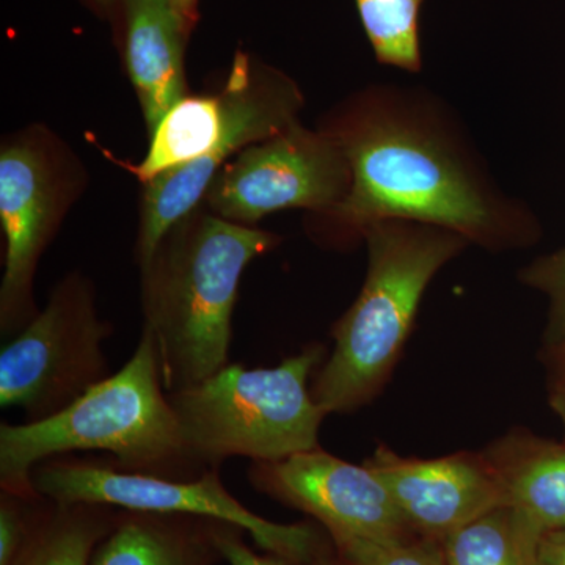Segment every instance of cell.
Here are the masks:
<instances>
[{"label":"cell","instance_id":"cell-5","mask_svg":"<svg viewBox=\"0 0 565 565\" xmlns=\"http://www.w3.org/2000/svg\"><path fill=\"white\" fill-rule=\"evenodd\" d=\"M302 106V93L285 74L253 70L247 55L237 54L221 95L174 104L151 134L143 161L128 167L147 182L145 223L170 232L191 215L230 156L288 129Z\"/></svg>","mask_w":565,"mask_h":565},{"label":"cell","instance_id":"cell-9","mask_svg":"<svg viewBox=\"0 0 565 565\" xmlns=\"http://www.w3.org/2000/svg\"><path fill=\"white\" fill-rule=\"evenodd\" d=\"M351 184V166L340 141L297 121L225 163L207 200L217 217L253 223L292 207L327 214L343 202Z\"/></svg>","mask_w":565,"mask_h":565},{"label":"cell","instance_id":"cell-27","mask_svg":"<svg viewBox=\"0 0 565 565\" xmlns=\"http://www.w3.org/2000/svg\"><path fill=\"white\" fill-rule=\"evenodd\" d=\"M96 2H99V3H109L110 0H96Z\"/></svg>","mask_w":565,"mask_h":565},{"label":"cell","instance_id":"cell-20","mask_svg":"<svg viewBox=\"0 0 565 565\" xmlns=\"http://www.w3.org/2000/svg\"><path fill=\"white\" fill-rule=\"evenodd\" d=\"M519 280L548 300L544 352L565 344V245L523 267Z\"/></svg>","mask_w":565,"mask_h":565},{"label":"cell","instance_id":"cell-25","mask_svg":"<svg viewBox=\"0 0 565 565\" xmlns=\"http://www.w3.org/2000/svg\"><path fill=\"white\" fill-rule=\"evenodd\" d=\"M548 404L563 424L565 433V381L550 382Z\"/></svg>","mask_w":565,"mask_h":565},{"label":"cell","instance_id":"cell-3","mask_svg":"<svg viewBox=\"0 0 565 565\" xmlns=\"http://www.w3.org/2000/svg\"><path fill=\"white\" fill-rule=\"evenodd\" d=\"M280 237L217 217H185L141 267L145 326L154 338L167 393L230 364L233 313L248 264Z\"/></svg>","mask_w":565,"mask_h":565},{"label":"cell","instance_id":"cell-17","mask_svg":"<svg viewBox=\"0 0 565 565\" xmlns=\"http://www.w3.org/2000/svg\"><path fill=\"white\" fill-rule=\"evenodd\" d=\"M541 537L500 505L449 534L441 542L448 565H541Z\"/></svg>","mask_w":565,"mask_h":565},{"label":"cell","instance_id":"cell-2","mask_svg":"<svg viewBox=\"0 0 565 565\" xmlns=\"http://www.w3.org/2000/svg\"><path fill=\"white\" fill-rule=\"evenodd\" d=\"M74 452H104L111 467L128 473L170 479L206 473L182 437L147 327L125 366L76 403L41 422L0 424V490L41 498L33 470L44 460Z\"/></svg>","mask_w":565,"mask_h":565},{"label":"cell","instance_id":"cell-7","mask_svg":"<svg viewBox=\"0 0 565 565\" xmlns=\"http://www.w3.org/2000/svg\"><path fill=\"white\" fill-rule=\"evenodd\" d=\"M40 497L57 503H96L125 511L191 514L222 520L243 527L267 555L292 565L313 563L330 544L329 533L318 522H270L245 508L228 492L221 470L195 479L128 473L109 462L61 456L44 460L32 473Z\"/></svg>","mask_w":565,"mask_h":565},{"label":"cell","instance_id":"cell-21","mask_svg":"<svg viewBox=\"0 0 565 565\" xmlns=\"http://www.w3.org/2000/svg\"><path fill=\"white\" fill-rule=\"evenodd\" d=\"M41 498L28 500L0 490V565H13L17 561L31 534Z\"/></svg>","mask_w":565,"mask_h":565},{"label":"cell","instance_id":"cell-16","mask_svg":"<svg viewBox=\"0 0 565 565\" xmlns=\"http://www.w3.org/2000/svg\"><path fill=\"white\" fill-rule=\"evenodd\" d=\"M121 509L41 498L28 542L13 565H92Z\"/></svg>","mask_w":565,"mask_h":565},{"label":"cell","instance_id":"cell-1","mask_svg":"<svg viewBox=\"0 0 565 565\" xmlns=\"http://www.w3.org/2000/svg\"><path fill=\"white\" fill-rule=\"evenodd\" d=\"M322 129L340 141L352 172L343 202L321 215L340 239H363L393 218L451 230L489 252L541 237L534 211L498 184L459 115L429 88L371 85Z\"/></svg>","mask_w":565,"mask_h":565},{"label":"cell","instance_id":"cell-13","mask_svg":"<svg viewBox=\"0 0 565 565\" xmlns=\"http://www.w3.org/2000/svg\"><path fill=\"white\" fill-rule=\"evenodd\" d=\"M126 63L150 136L185 98L184 39L192 24L174 0H125Z\"/></svg>","mask_w":565,"mask_h":565},{"label":"cell","instance_id":"cell-8","mask_svg":"<svg viewBox=\"0 0 565 565\" xmlns=\"http://www.w3.org/2000/svg\"><path fill=\"white\" fill-rule=\"evenodd\" d=\"M110 333L92 286L71 275L0 351V407L21 408L33 423L76 403L110 375L103 351Z\"/></svg>","mask_w":565,"mask_h":565},{"label":"cell","instance_id":"cell-10","mask_svg":"<svg viewBox=\"0 0 565 565\" xmlns=\"http://www.w3.org/2000/svg\"><path fill=\"white\" fill-rule=\"evenodd\" d=\"M247 478L256 492L310 515L329 534L377 542L418 537L386 487L366 467L323 451L252 462Z\"/></svg>","mask_w":565,"mask_h":565},{"label":"cell","instance_id":"cell-18","mask_svg":"<svg viewBox=\"0 0 565 565\" xmlns=\"http://www.w3.org/2000/svg\"><path fill=\"white\" fill-rule=\"evenodd\" d=\"M360 21L379 63L419 73V14L424 0H355Z\"/></svg>","mask_w":565,"mask_h":565},{"label":"cell","instance_id":"cell-4","mask_svg":"<svg viewBox=\"0 0 565 565\" xmlns=\"http://www.w3.org/2000/svg\"><path fill=\"white\" fill-rule=\"evenodd\" d=\"M367 273L359 297L332 330L333 351L311 394L327 415L352 414L381 394L414 329L427 286L470 243L441 226L382 221L363 234Z\"/></svg>","mask_w":565,"mask_h":565},{"label":"cell","instance_id":"cell-6","mask_svg":"<svg viewBox=\"0 0 565 565\" xmlns=\"http://www.w3.org/2000/svg\"><path fill=\"white\" fill-rule=\"evenodd\" d=\"M326 345L308 344L274 367L243 364L170 393L182 437L203 471L221 470L232 457L275 462L319 448L326 411L311 394Z\"/></svg>","mask_w":565,"mask_h":565},{"label":"cell","instance_id":"cell-26","mask_svg":"<svg viewBox=\"0 0 565 565\" xmlns=\"http://www.w3.org/2000/svg\"><path fill=\"white\" fill-rule=\"evenodd\" d=\"M174 3H177L178 9L182 11V14L193 25V22L196 20V0H174Z\"/></svg>","mask_w":565,"mask_h":565},{"label":"cell","instance_id":"cell-22","mask_svg":"<svg viewBox=\"0 0 565 565\" xmlns=\"http://www.w3.org/2000/svg\"><path fill=\"white\" fill-rule=\"evenodd\" d=\"M244 535L243 527L217 520L214 537L215 544L221 550L223 563L228 565H292L280 557L267 555V553L259 555V553L253 552L245 542ZM308 565H343V563H341L332 542L323 552L319 553L313 563Z\"/></svg>","mask_w":565,"mask_h":565},{"label":"cell","instance_id":"cell-14","mask_svg":"<svg viewBox=\"0 0 565 565\" xmlns=\"http://www.w3.org/2000/svg\"><path fill=\"white\" fill-rule=\"evenodd\" d=\"M505 505L542 539L565 527V444L514 429L486 449Z\"/></svg>","mask_w":565,"mask_h":565},{"label":"cell","instance_id":"cell-15","mask_svg":"<svg viewBox=\"0 0 565 565\" xmlns=\"http://www.w3.org/2000/svg\"><path fill=\"white\" fill-rule=\"evenodd\" d=\"M215 523L207 516L121 509L92 565H218Z\"/></svg>","mask_w":565,"mask_h":565},{"label":"cell","instance_id":"cell-24","mask_svg":"<svg viewBox=\"0 0 565 565\" xmlns=\"http://www.w3.org/2000/svg\"><path fill=\"white\" fill-rule=\"evenodd\" d=\"M545 363L550 370V382L565 381V344L544 352Z\"/></svg>","mask_w":565,"mask_h":565},{"label":"cell","instance_id":"cell-12","mask_svg":"<svg viewBox=\"0 0 565 565\" xmlns=\"http://www.w3.org/2000/svg\"><path fill=\"white\" fill-rule=\"evenodd\" d=\"M55 191L43 152L13 145L0 154V221L7 239L0 329L18 334L35 318L33 278L54 225Z\"/></svg>","mask_w":565,"mask_h":565},{"label":"cell","instance_id":"cell-11","mask_svg":"<svg viewBox=\"0 0 565 565\" xmlns=\"http://www.w3.org/2000/svg\"><path fill=\"white\" fill-rule=\"evenodd\" d=\"M364 465L381 479L415 533L440 544L478 516L505 505L503 484L484 451L418 459L379 445Z\"/></svg>","mask_w":565,"mask_h":565},{"label":"cell","instance_id":"cell-23","mask_svg":"<svg viewBox=\"0 0 565 565\" xmlns=\"http://www.w3.org/2000/svg\"><path fill=\"white\" fill-rule=\"evenodd\" d=\"M539 564L565 565V527L542 535L539 544Z\"/></svg>","mask_w":565,"mask_h":565},{"label":"cell","instance_id":"cell-19","mask_svg":"<svg viewBox=\"0 0 565 565\" xmlns=\"http://www.w3.org/2000/svg\"><path fill=\"white\" fill-rule=\"evenodd\" d=\"M343 565H448L440 542L418 537L377 542L348 534H329Z\"/></svg>","mask_w":565,"mask_h":565}]
</instances>
